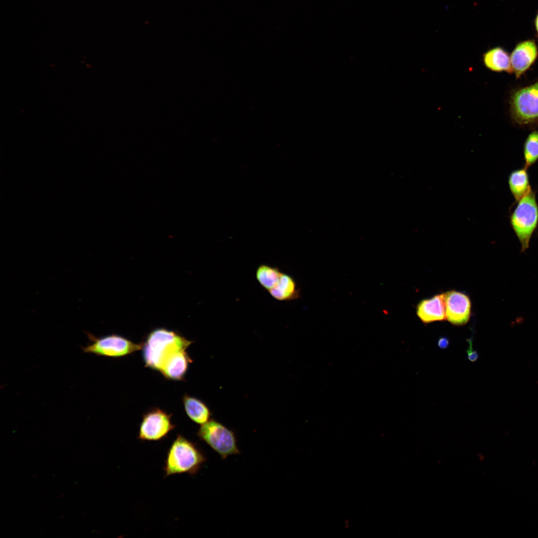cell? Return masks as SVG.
Instances as JSON below:
<instances>
[{"label": "cell", "instance_id": "6da1fadb", "mask_svg": "<svg viewBox=\"0 0 538 538\" xmlns=\"http://www.w3.org/2000/svg\"><path fill=\"white\" fill-rule=\"evenodd\" d=\"M192 342L175 331L155 329L142 343L145 366L160 372L170 359L179 352L186 350Z\"/></svg>", "mask_w": 538, "mask_h": 538}, {"label": "cell", "instance_id": "7a4b0ae2", "mask_svg": "<svg viewBox=\"0 0 538 538\" xmlns=\"http://www.w3.org/2000/svg\"><path fill=\"white\" fill-rule=\"evenodd\" d=\"M207 461L199 446L178 434L169 448L163 470L165 477L174 474H196Z\"/></svg>", "mask_w": 538, "mask_h": 538}, {"label": "cell", "instance_id": "3957f363", "mask_svg": "<svg viewBox=\"0 0 538 538\" xmlns=\"http://www.w3.org/2000/svg\"><path fill=\"white\" fill-rule=\"evenodd\" d=\"M510 223L520 242L522 251H525L538 224V205L535 193L532 190L518 201L510 216Z\"/></svg>", "mask_w": 538, "mask_h": 538}, {"label": "cell", "instance_id": "277c9868", "mask_svg": "<svg viewBox=\"0 0 538 538\" xmlns=\"http://www.w3.org/2000/svg\"><path fill=\"white\" fill-rule=\"evenodd\" d=\"M510 113L513 122L521 126L538 123V80L512 92Z\"/></svg>", "mask_w": 538, "mask_h": 538}, {"label": "cell", "instance_id": "5b68a950", "mask_svg": "<svg viewBox=\"0 0 538 538\" xmlns=\"http://www.w3.org/2000/svg\"><path fill=\"white\" fill-rule=\"evenodd\" d=\"M197 435L222 459L240 453L235 432L216 420L210 419L202 424Z\"/></svg>", "mask_w": 538, "mask_h": 538}, {"label": "cell", "instance_id": "8992f818", "mask_svg": "<svg viewBox=\"0 0 538 538\" xmlns=\"http://www.w3.org/2000/svg\"><path fill=\"white\" fill-rule=\"evenodd\" d=\"M87 336L91 343L82 349L84 353L97 356L118 358L141 350L142 343H135L119 335L112 334L97 337L89 332Z\"/></svg>", "mask_w": 538, "mask_h": 538}, {"label": "cell", "instance_id": "52a82bcc", "mask_svg": "<svg viewBox=\"0 0 538 538\" xmlns=\"http://www.w3.org/2000/svg\"><path fill=\"white\" fill-rule=\"evenodd\" d=\"M172 414L159 407L144 413L139 425L137 438L142 441H158L166 437L176 427L171 422Z\"/></svg>", "mask_w": 538, "mask_h": 538}, {"label": "cell", "instance_id": "ba28073f", "mask_svg": "<svg viewBox=\"0 0 538 538\" xmlns=\"http://www.w3.org/2000/svg\"><path fill=\"white\" fill-rule=\"evenodd\" d=\"M444 294L446 319L452 324L461 326L466 324L471 314V301L465 293L452 290Z\"/></svg>", "mask_w": 538, "mask_h": 538}, {"label": "cell", "instance_id": "9c48e42d", "mask_svg": "<svg viewBox=\"0 0 538 538\" xmlns=\"http://www.w3.org/2000/svg\"><path fill=\"white\" fill-rule=\"evenodd\" d=\"M538 56V48L533 40H527L518 43L511 55L513 73L517 79L520 78L535 63Z\"/></svg>", "mask_w": 538, "mask_h": 538}, {"label": "cell", "instance_id": "30bf717a", "mask_svg": "<svg viewBox=\"0 0 538 538\" xmlns=\"http://www.w3.org/2000/svg\"><path fill=\"white\" fill-rule=\"evenodd\" d=\"M416 314L424 323L442 321L446 318L444 294H436L421 300L416 307Z\"/></svg>", "mask_w": 538, "mask_h": 538}, {"label": "cell", "instance_id": "8fae6325", "mask_svg": "<svg viewBox=\"0 0 538 538\" xmlns=\"http://www.w3.org/2000/svg\"><path fill=\"white\" fill-rule=\"evenodd\" d=\"M268 292L272 298L280 301L296 300L301 296L300 289L295 279L283 271Z\"/></svg>", "mask_w": 538, "mask_h": 538}, {"label": "cell", "instance_id": "7c38bea8", "mask_svg": "<svg viewBox=\"0 0 538 538\" xmlns=\"http://www.w3.org/2000/svg\"><path fill=\"white\" fill-rule=\"evenodd\" d=\"M192 362V360L186 350H182L170 359L160 373L166 379L182 381L184 380L189 366Z\"/></svg>", "mask_w": 538, "mask_h": 538}, {"label": "cell", "instance_id": "4fadbf2b", "mask_svg": "<svg viewBox=\"0 0 538 538\" xmlns=\"http://www.w3.org/2000/svg\"><path fill=\"white\" fill-rule=\"evenodd\" d=\"M482 61L484 66L493 72L513 73L510 56L501 47H495L487 51L483 55Z\"/></svg>", "mask_w": 538, "mask_h": 538}, {"label": "cell", "instance_id": "5bb4252c", "mask_svg": "<svg viewBox=\"0 0 538 538\" xmlns=\"http://www.w3.org/2000/svg\"><path fill=\"white\" fill-rule=\"evenodd\" d=\"M182 401L187 416L194 422L202 425L210 419L211 412L206 404L200 400L185 395Z\"/></svg>", "mask_w": 538, "mask_h": 538}, {"label": "cell", "instance_id": "9a60e30c", "mask_svg": "<svg viewBox=\"0 0 538 538\" xmlns=\"http://www.w3.org/2000/svg\"><path fill=\"white\" fill-rule=\"evenodd\" d=\"M510 191L516 201H518L531 190L527 168L524 167L512 171L508 178Z\"/></svg>", "mask_w": 538, "mask_h": 538}, {"label": "cell", "instance_id": "2e32d148", "mask_svg": "<svg viewBox=\"0 0 538 538\" xmlns=\"http://www.w3.org/2000/svg\"><path fill=\"white\" fill-rule=\"evenodd\" d=\"M282 271L275 266L268 264L260 265L256 270V278L260 285L268 292L273 286Z\"/></svg>", "mask_w": 538, "mask_h": 538}, {"label": "cell", "instance_id": "e0dca14e", "mask_svg": "<svg viewBox=\"0 0 538 538\" xmlns=\"http://www.w3.org/2000/svg\"><path fill=\"white\" fill-rule=\"evenodd\" d=\"M525 167L527 169L538 159V131H534L527 137L524 144Z\"/></svg>", "mask_w": 538, "mask_h": 538}, {"label": "cell", "instance_id": "ac0fdd59", "mask_svg": "<svg viewBox=\"0 0 538 538\" xmlns=\"http://www.w3.org/2000/svg\"><path fill=\"white\" fill-rule=\"evenodd\" d=\"M468 341L469 343V347L466 350L467 358L471 362H475L478 360L479 354L476 351L473 349L471 340L469 339Z\"/></svg>", "mask_w": 538, "mask_h": 538}, {"label": "cell", "instance_id": "d6986e66", "mask_svg": "<svg viewBox=\"0 0 538 538\" xmlns=\"http://www.w3.org/2000/svg\"><path fill=\"white\" fill-rule=\"evenodd\" d=\"M449 339L447 337L443 336L438 339L437 345L439 348L445 349L449 346Z\"/></svg>", "mask_w": 538, "mask_h": 538}, {"label": "cell", "instance_id": "ffe728a7", "mask_svg": "<svg viewBox=\"0 0 538 538\" xmlns=\"http://www.w3.org/2000/svg\"><path fill=\"white\" fill-rule=\"evenodd\" d=\"M535 27H536V29L537 33V35H538V13L536 17L535 18Z\"/></svg>", "mask_w": 538, "mask_h": 538}]
</instances>
